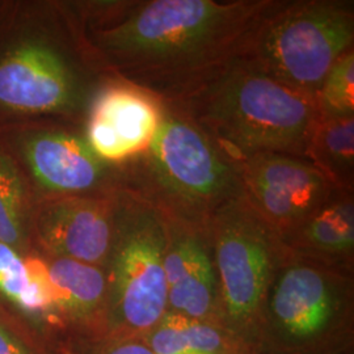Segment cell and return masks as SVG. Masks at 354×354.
I'll use <instances>...</instances> for the list:
<instances>
[{"label": "cell", "mask_w": 354, "mask_h": 354, "mask_svg": "<svg viewBox=\"0 0 354 354\" xmlns=\"http://www.w3.org/2000/svg\"><path fill=\"white\" fill-rule=\"evenodd\" d=\"M117 190L36 200L30 216L33 251L104 268L113 243Z\"/></svg>", "instance_id": "cell-10"}, {"label": "cell", "mask_w": 354, "mask_h": 354, "mask_svg": "<svg viewBox=\"0 0 354 354\" xmlns=\"http://www.w3.org/2000/svg\"><path fill=\"white\" fill-rule=\"evenodd\" d=\"M165 222L167 313L219 323V282L210 228Z\"/></svg>", "instance_id": "cell-13"}, {"label": "cell", "mask_w": 354, "mask_h": 354, "mask_svg": "<svg viewBox=\"0 0 354 354\" xmlns=\"http://www.w3.org/2000/svg\"><path fill=\"white\" fill-rule=\"evenodd\" d=\"M35 201L26 175L0 143V241L26 256L35 252L30 243Z\"/></svg>", "instance_id": "cell-19"}, {"label": "cell", "mask_w": 354, "mask_h": 354, "mask_svg": "<svg viewBox=\"0 0 354 354\" xmlns=\"http://www.w3.org/2000/svg\"><path fill=\"white\" fill-rule=\"evenodd\" d=\"M142 340L153 354H257L219 323L171 313H165Z\"/></svg>", "instance_id": "cell-17"}, {"label": "cell", "mask_w": 354, "mask_h": 354, "mask_svg": "<svg viewBox=\"0 0 354 354\" xmlns=\"http://www.w3.org/2000/svg\"><path fill=\"white\" fill-rule=\"evenodd\" d=\"M44 257V256H42ZM61 326L89 342L108 337V283L102 266L70 259L44 257Z\"/></svg>", "instance_id": "cell-14"}, {"label": "cell", "mask_w": 354, "mask_h": 354, "mask_svg": "<svg viewBox=\"0 0 354 354\" xmlns=\"http://www.w3.org/2000/svg\"><path fill=\"white\" fill-rule=\"evenodd\" d=\"M277 0L140 1L82 37L84 55L118 77L176 104L244 58Z\"/></svg>", "instance_id": "cell-1"}, {"label": "cell", "mask_w": 354, "mask_h": 354, "mask_svg": "<svg viewBox=\"0 0 354 354\" xmlns=\"http://www.w3.org/2000/svg\"><path fill=\"white\" fill-rule=\"evenodd\" d=\"M345 354H354V351H352V352H348V353H345Z\"/></svg>", "instance_id": "cell-24"}, {"label": "cell", "mask_w": 354, "mask_h": 354, "mask_svg": "<svg viewBox=\"0 0 354 354\" xmlns=\"http://www.w3.org/2000/svg\"><path fill=\"white\" fill-rule=\"evenodd\" d=\"M121 168V187L165 219L210 227L215 212L243 194L236 167L176 105L165 113L151 145Z\"/></svg>", "instance_id": "cell-3"}, {"label": "cell", "mask_w": 354, "mask_h": 354, "mask_svg": "<svg viewBox=\"0 0 354 354\" xmlns=\"http://www.w3.org/2000/svg\"><path fill=\"white\" fill-rule=\"evenodd\" d=\"M0 143L21 168L36 200L108 194L121 187V168L100 159L75 127L0 121Z\"/></svg>", "instance_id": "cell-8"}, {"label": "cell", "mask_w": 354, "mask_h": 354, "mask_svg": "<svg viewBox=\"0 0 354 354\" xmlns=\"http://www.w3.org/2000/svg\"><path fill=\"white\" fill-rule=\"evenodd\" d=\"M353 44V1L277 0L256 28L243 61L317 97L330 67Z\"/></svg>", "instance_id": "cell-6"}, {"label": "cell", "mask_w": 354, "mask_h": 354, "mask_svg": "<svg viewBox=\"0 0 354 354\" xmlns=\"http://www.w3.org/2000/svg\"><path fill=\"white\" fill-rule=\"evenodd\" d=\"M253 348L260 354L354 351V272L289 251L266 294Z\"/></svg>", "instance_id": "cell-4"}, {"label": "cell", "mask_w": 354, "mask_h": 354, "mask_svg": "<svg viewBox=\"0 0 354 354\" xmlns=\"http://www.w3.org/2000/svg\"><path fill=\"white\" fill-rule=\"evenodd\" d=\"M0 297L26 317L61 326L46 263L0 241Z\"/></svg>", "instance_id": "cell-16"}, {"label": "cell", "mask_w": 354, "mask_h": 354, "mask_svg": "<svg viewBox=\"0 0 354 354\" xmlns=\"http://www.w3.org/2000/svg\"><path fill=\"white\" fill-rule=\"evenodd\" d=\"M58 354H76L75 352H73V351H71V349H66V348H64V349H62V351H61V352H59V353Z\"/></svg>", "instance_id": "cell-23"}, {"label": "cell", "mask_w": 354, "mask_h": 354, "mask_svg": "<svg viewBox=\"0 0 354 354\" xmlns=\"http://www.w3.org/2000/svg\"><path fill=\"white\" fill-rule=\"evenodd\" d=\"M176 105L234 165L256 153L304 159L317 97L238 61Z\"/></svg>", "instance_id": "cell-2"}, {"label": "cell", "mask_w": 354, "mask_h": 354, "mask_svg": "<svg viewBox=\"0 0 354 354\" xmlns=\"http://www.w3.org/2000/svg\"><path fill=\"white\" fill-rule=\"evenodd\" d=\"M163 113L165 102L158 96L111 77L92 100L84 136L100 159L120 167L147 150Z\"/></svg>", "instance_id": "cell-11"}, {"label": "cell", "mask_w": 354, "mask_h": 354, "mask_svg": "<svg viewBox=\"0 0 354 354\" xmlns=\"http://www.w3.org/2000/svg\"><path fill=\"white\" fill-rule=\"evenodd\" d=\"M76 82L64 58L39 41H26L0 58V109L17 115L66 113Z\"/></svg>", "instance_id": "cell-12"}, {"label": "cell", "mask_w": 354, "mask_h": 354, "mask_svg": "<svg viewBox=\"0 0 354 354\" xmlns=\"http://www.w3.org/2000/svg\"><path fill=\"white\" fill-rule=\"evenodd\" d=\"M335 189L354 193V115L319 114L304 152Z\"/></svg>", "instance_id": "cell-18"}, {"label": "cell", "mask_w": 354, "mask_h": 354, "mask_svg": "<svg viewBox=\"0 0 354 354\" xmlns=\"http://www.w3.org/2000/svg\"><path fill=\"white\" fill-rule=\"evenodd\" d=\"M317 104L322 115H354V49L330 67L317 91Z\"/></svg>", "instance_id": "cell-20"}, {"label": "cell", "mask_w": 354, "mask_h": 354, "mask_svg": "<svg viewBox=\"0 0 354 354\" xmlns=\"http://www.w3.org/2000/svg\"><path fill=\"white\" fill-rule=\"evenodd\" d=\"M91 354H153L142 339L108 337L96 342Z\"/></svg>", "instance_id": "cell-21"}, {"label": "cell", "mask_w": 354, "mask_h": 354, "mask_svg": "<svg viewBox=\"0 0 354 354\" xmlns=\"http://www.w3.org/2000/svg\"><path fill=\"white\" fill-rule=\"evenodd\" d=\"M0 354H33L30 348L23 342L17 333H15L0 319Z\"/></svg>", "instance_id": "cell-22"}, {"label": "cell", "mask_w": 354, "mask_h": 354, "mask_svg": "<svg viewBox=\"0 0 354 354\" xmlns=\"http://www.w3.org/2000/svg\"><path fill=\"white\" fill-rule=\"evenodd\" d=\"M163 214L134 192H115L108 283V337L142 339L167 313ZM106 337V339H108Z\"/></svg>", "instance_id": "cell-5"}, {"label": "cell", "mask_w": 354, "mask_h": 354, "mask_svg": "<svg viewBox=\"0 0 354 354\" xmlns=\"http://www.w3.org/2000/svg\"><path fill=\"white\" fill-rule=\"evenodd\" d=\"M257 354H260V353H257Z\"/></svg>", "instance_id": "cell-25"}, {"label": "cell", "mask_w": 354, "mask_h": 354, "mask_svg": "<svg viewBox=\"0 0 354 354\" xmlns=\"http://www.w3.org/2000/svg\"><path fill=\"white\" fill-rule=\"evenodd\" d=\"M283 244L298 257L354 272V193L336 190Z\"/></svg>", "instance_id": "cell-15"}, {"label": "cell", "mask_w": 354, "mask_h": 354, "mask_svg": "<svg viewBox=\"0 0 354 354\" xmlns=\"http://www.w3.org/2000/svg\"><path fill=\"white\" fill-rule=\"evenodd\" d=\"M235 167L244 198L282 241L337 190L310 162L297 156L256 153Z\"/></svg>", "instance_id": "cell-9"}, {"label": "cell", "mask_w": 354, "mask_h": 354, "mask_svg": "<svg viewBox=\"0 0 354 354\" xmlns=\"http://www.w3.org/2000/svg\"><path fill=\"white\" fill-rule=\"evenodd\" d=\"M219 282V323L253 346L266 294L289 250L241 194L210 222Z\"/></svg>", "instance_id": "cell-7"}]
</instances>
